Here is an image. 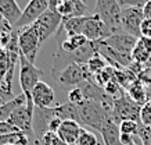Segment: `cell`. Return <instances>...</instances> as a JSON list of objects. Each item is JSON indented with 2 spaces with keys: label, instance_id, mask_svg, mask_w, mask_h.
I'll list each match as a JSON object with an SVG mask.
<instances>
[{
  "label": "cell",
  "instance_id": "6da1fadb",
  "mask_svg": "<svg viewBox=\"0 0 151 145\" xmlns=\"http://www.w3.org/2000/svg\"><path fill=\"white\" fill-rule=\"evenodd\" d=\"M79 113V120L81 124L87 126L100 133L104 123L107 120L112 119L111 117V110L107 109L100 102H94V101H87L85 99L81 105H76Z\"/></svg>",
  "mask_w": 151,
  "mask_h": 145
},
{
  "label": "cell",
  "instance_id": "7a4b0ae2",
  "mask_svg": "<svg viewBox=\"0 0 151 145\" xmlns=\"http://www.w3.org/2000/svg\"><path fill=\"white\" fill-rule=\"evenodd\" d=\"M18 66H19V85H21V89H22V94L25 95V98H27L28 109H29L31 112H33L35 105H33V102H32L31 94H32L35 85L40 81L39 78L43 75V71L39 70L33 63L28 61L27 59H25V56H22L21 53H19Z\"/></svg>",
  "mask_w": 151,
  "mask_h": 145
},
{
  "label": "cell",
  "instance_id": "3957f363",
  "mask_svg": "<svg viewBox=\"0 0 151 145\" xmlns=\"http://www.w3.org/2000/svg\"><path fill=\"white\" fill-rule=\"evenodd\" d=\"M94 14L103 20V23L107 25V28L110 29L112 35L122 31L121 28L122 7L119 6L118 0H96Z\"/></svg>",
  "mask_w": 151,
  "mask_h": 145
},
{
  "label": "cell",
  "instance_id": "277c9868",
  "mask_svg": "<svg viewBox=\"0 0 151 145\" xmlns=\"http://www.w3.org/2000/svg\"><path fill=\"white\" fill-rule=\"evenodd\" d=\"M18 31V47H19V53L25 56L28 61H31L35 64V60L37 57L39 49L42 46L40 38L37 34L35 25L31 24L28 27L17 29Z\"/></svg>",
  "mask_w": 151,
  "mask_h": 145
},
{
  "label": "cell",
  "instance_id": "5b68a950",
  "mask_svg": "<svg viewBox=\"0 0 151 145\" xmlns=\"http://www.w3.org/2000/svg\"><path fill=\"white\" fill-rule=\"evenodd\" d=\"M140 108L136 102L128 96L125 92L119 98L114 99V106H112V113L111 117L116 124L125 122V120H133V122L140 123Z\"/></svg>",
  "mask_w": 151,
  "mask_h": 145
},
{
  "label": "cell",
  "instance_id": "8992f818",
  "mask_svg": "<svg viewBox=\"0 0 151 145\" xmlns=\"http://www.w3.org/2000/svg\"><path fill=\"white\" fill-rule=\"evenodd\" d=\"M63 24V17L57 13V11H51L47 10L45 14H42L39 18L33 23L35 28H36L39 38H40V42L43 43L45 41H47L49 38L55 34L60 29Z\"/></svg>",
  "mask_w": 151,
  "mask_h": 145
},
{
  "label": "cell",
  "instance_id": "52a82bcc",
  "mask_svg": "<svg viewBox=\"0 0 151 145\" xmlns=\"http://www.w3.org/2000/svg\"><path fill=\"white\" fill-rule=\"evenodd\" d=\"M57 117L54 108H35L33 109V119H32V128L36 144H40L42 138L49 133V124L53 119Z\"/></svg>",
  "mask_w": 151,
  "mask_h": 145
},
{
  "label": "cell",
  "instance_id": "ba28073f",
  "mask_svg": "<svg viewBox=\"0 0 151 145\" xmlns=\"http://www.w3.org/2000/svg\"><path fill=\"white\" fill-rule=\"evenodd\" d=\"M144 14L143 9H136V7H126L122 9L121 14V28L126 34L132 35L134 38H140V25H142Z\"/></svg>",
  "mask_w": 151,
  "mask_h": 145
},
{
  "label": "cell",
  "instance_id": "9c48e42d",
  "mask_svg": "<svg viewBox=\"0 0 151 145\" xmlns=\"http://www.w3.org/2000/svg\"><path fill=\"white\" fill-rule=\"evenodd\" d=\"M47 10H49V0H29L27 7L22 10V14L19 17L18 23L15 24L14 29L24 28L33 24Z\"/></svg>",
  "mask_w": 151,
  "mask_h": 145
},
{
  "label": "cell",
  "instance_id": "30bf717a",
  "mask_svg": "<svg viewBox=\"0 0 151 145\" xmlns=\"http://www.w3.org/2000/svg\"><path fill=\"white\" fill-rule=\"evenodd\" d=\"M82 35L86 38L89 42H99L105 38L111 36L112 34L107 25L103 23V20L96 14H90L87 21L85 23V27L82 29Z\"/></svg>",
  "mask_w": 151,
  "mask_h": 145
},
{
  "label": "cell",
  "instance_id": "8fae6325",
  "mask_svg": "<svg viewBox=\"0 0 151 145\" xmlns=\"http://www.w3.org/2000/svg\"><path fill=\"white\" fill-rule=\"evenodd\" d=\"M60 84L65 87V88H76L79 85L86 81V74L83 71L82 64L78 63H72V64L67 66L63 71H60L58 74L54 77Z\"/></svg>",
  "mask_w": 151,
  "mask_h": 145
},
{
  "label": "cell",
  "instance_id": "7c38bea8",
  "mask_svg": "<svg viewBox=\"0 0 151 145\" xmlns=\"http://www.w3.org/2000/svg\"><path fill=\"white\" fill-rule=\"evenodd\" d=\"M32 119H33V112H31V110L28 109L27 103H25L22 106H19V108L11 114V117L9 119V123L17 131H21L24 134H27L28 137H31V136H33Z\"/></svg>",
  "mask_w": 151,
  "mask_h": 145
},
{
  "label": "cell",
  "instance_id": "4fadbf2b",
  "mask_svg": "<svg viewBox=\"0 0 151 145\" xmlns=\"http://www.w3.org/2000/svg\"><path fill=\"white\" fill-rule=\"evenodd\" d=\"M101 42L104 43V45H107V46L112 47L114 50L119 52V53L130 55L132 56V50H133V47H134V45H136V42H137V38L129 35L125 31H119V32L103 39Z\"/></svg>",
  "mask_w": 151,
  "mask_h": 145
},
{
  "label": "cell",
  "instance_id": "5bb4252c",
  "mask_svg": "<svg viewBox=\"0 0 151 145\" xmlns=\"http://www.w3.org/2000/svg\"><path fill=\"white\" fill-rule=\"evenodd\" d=\"M31 98L35 108H50V105L54 101V91L45 81H39L33 88Z\"/></svg>",
  "mask_w": 151,
  "mask_h": 145
},
{
  "label": "cell",
  "instance_id": "9a60e30c",
  "mask_svg": "<svg viewBox=\"0 0 151 145\" xmlns=\"http://www.w3.org/2000/svg\"><path fill=\"white\" fill-rule=\"evenodd\" d=\"M86 11L87 7L83 0H60L57 6V13L63 17V20L87 15Z\"/></svg>",
  "mask_w": 151,
  "mask_h": 145
},
{
  "label": "cell",
  "instance_id": "2e32d148",
  "mask_svg": "<svg viewBox=\"0 0 151 145\" xmlns=\"http://www.w3.org/2000/svg\"><path fill=\"white\" fill-rule=\"evenodd\" d=\"M83 127L79 123L73 122V120H64L61 123L58 131H57V137L61 141H64L68 145H76L79 140V136L82 133Z\"/></svg>",
  "mask_w": 151,
  "mask_h": 145
},
{
  "label": "cell",
  "instance_id": "e0dca14e",
  "mask_svg": "<svg viewBox=\"0 0 151 145\" xmlns=\"http://www.w3.org/2000/svg\"><path fill=\"white\" fill-rule=\"evenodd\" d=\"M0 14L6 21H9L13 27H15L22 11L15 0H0Z\"/></svg>",
  "mask_w": 151,
  "mask_h": 145
},
{
  "label": "cell",
  "instance_id": "ac0fdd59",
  "mask_svg": "<svg viewBox=\"0 0 151 145\" xmlns=\"http://www.w3.org/2000/svg\"><path fill=\"white\" fill-rule=\"evenodd\" d=\"M151 56V39L148 38H139L132 50V59L136 63L146 64Z\"/></svg>",
  "mask_w": 151,
  "mask_h": 145
},
{
  "label": "cell",
  "instance_id": "d6986e66",
  "mask_svg": "<svg viewBox=\"0 0 151 145\" xmlns=\"http://www.w3.org/2000/svg\"><path fill=\"white\" fill-rule=\"evenodd\" d=\"M100 134L103 136L104 145H122V142L119 140V136H121L119 127L112 119H110V120H107L104 123Z\"/></svg>",
  "mask_w": 151,
  "mask_h": 145
},
{
  "label": "cell",
  "instance_id": "ffe728a7",
  "mask_svg": "<svg viewBox=\"0 0 151 145\" xmlns=\"http://www.w3.org/2000/svg\"><path fill=\"white\" fill-rule=\"evenodd\" d=\"M89 15H82V17H72V18L63 20V24L60 29H63L67 36H72V35H81L82 29L85 27V23L87 21Z\"/></svg>",
  "mask_w": 151,
  "mask_h": 145
},
{
  "label": "cell",
  "instance_id": "44dd1931",
  "mask_svg": "<svg viewBox=\"0 0 151 145\" xmlns=\"http://www.w3.org/2000/svg\"><path fill=\"white\" fill-rule=\"evenodd\" d=\"M89 41L81 35H72V36H65L58 45V50L65 52V53H73V52L79 50L81 47H83L85 45H87Z\"/></svg>",
  "mask_w": 151,
  "mask_h": 145
},
{
  "label": "cell",
  "instance_id": "7402d4cb",
  "mask_svg": "<svg viewBox=\"0 0 151 145\" xmlns=\"http://www.w3.org/2000/svg\"><path fill=\"white\" fill-rule=\"evenodd\" d=\"M126 94L133 102L137 103L139 106H143L148 101L147 99V87L139 80H136L133 84L129 85V88L126 89Z\"/></svg>",
  "mask_w": 151,
  "mask_h": 145
},
{
  "label": "cell",
  "instance_id": "603a6c76",
  "mask_svg": "<svg viewBox=\"0 0 151 145\" xmlns=\"http://www.w3.org/2000/svg\"><path fill=\"white\" fill-rule=\"evenodd\" d=\"M25 103H27L25 95L19 94V95H17L13 101H10V102L4 103L3 106H0V122H9V119L11 117V114H13L19 106H22Z\"/></svg>",
  "mask_w": 151,
  "mask_h": 145
},
{
  "label": "cell",
  "instance_id": "cb8c5ba5",
  "mask_svg": "<svg viewBox=\"0 0 151 145\" xmlns=\"http://www.w3.org/2000/svg\"><path fill=\"white\" fill-rule=\"evenodd\" d=\"M0 145H29V137L21 131L0 136Z\"/></svg>",
  "mask_w": 151,
  "mask_h": 145
},
{
  "label": "cell",
  "instance_id": "d4e9b609",
  "mask_svg": "<svg viewBox=\"0 0 151 145\" xmlns=\"http://www.w3.org/2000/svg\"><path fill=\"white\" fill-rule=\"evenodd\" d=\"M13 34H14V27L9 21L3 20V23L0 24V46L6 49V46L9 45V42L13 38Z\"/></svg>",
  "mask_w": 151,
  "mask_h": 145
},
{
  "label": "cell",
  "instance_id": "484cf974",
  "mask_svg": "<svg viewBox=\"0 0 151 145\" xmlns=\"http://www.w3.org/2000/svg\"><path fill=\"white\" fill-rule=\"evenodd\" d=\"M139 126L140 123L133 122V120H125V122L119 123V133L121 134H128V136H134L139 133Z\"/></svg>",
  "mask_w": 151,
  "mask_h": 145
},
{
  "label": "cell",
  "instance_id": "4316f807",
  "mask_svg": "<svg viewBox=\"0 0 151 145\" xmlns=\"http://www.w3.org/2000/svg\"><path fill=\"white\" fill-rule=\"evenodd\" d=\"M76 145H99V140H97L94 133H90V131L82 128V133L79 136Z\"/></svg>",
  "mask_w": 151,
  "mask_h": 145
},
{
  "label": "cell",
  "instance_id": "83f0119b",
  "mask_svg": "<svg viewBox=\"0 0 151 145\" xmlns=\"http://www.w3.org/2000/svg\"><path fill=\"white\" fill-rule=\"evenodd\" d=\"M140 124L144 127L151 126V101H147L140 108Z\"/></svg>",
  "mask_w": 151,
  "mask_h": 145
},
{
  "label": "cell",
  "instance_id": "f1b7e54d",
  "mask_svg": "<svg viewBox=\"0 0 151 145\" xmlns=\"http://www.w3.org/2000/svg\"><path fill=\"white\" fill-rule=\"evenodd\" d=\"M68 101H69V103H72V105H81V103L85 101L83 92L81 91V88H79V87L69 89V92H68Z\"/></svg>",
  "mask_w": 151,
  "mask_h": 145
},
{
  "label": "cell",
  "instance_id": "f546056e",
  "mask_svg": "<svg viewBox=\"0 0 151 145\" xmlns=\"http://www.w3.org/2000/svg\"><path fill=\"white\" fill-rule=\"evenodd\" d=\"M150 0H118L119 6L122 9H126V7H136V9H143L144 6L148 3Z\"/></svg>",
  "mask_w": 151,
  "mask_h": 145
},
{
  "label": "cell",
  "instance_id": "4dcf8cb0",
  "mask_svg": "<svg viewBox=\"0 0 151 145\" xmlns=\"http://www.w3.org/2000/svg\"><path fill=\"white\" fill-rule=\"evenodd\" d=\"M140 38H148L151 39V20L144 18L140 25Z\"/></svg>",
  "mask_w": 151,
  "mask_h": 145
},
{
  "label": "cell",
  "instance_id": "1f68e13d",
  "mask_svg": "<svg viewBox=\"0 0 151 145\" xmlns=\"http://www.w3.org/2000/svg\"><path fill=\"white\" fill-rule=\"evenodd\" d=\"M15 98V95L13 92H9V91H6L1 85H0V106H3L4 103L10 102V101H13Z\"/></svg>",
  "mask_w": 151,
  "mask_h": 145
},
{
  "label": "cell",
  "instance_id": "d6a6232c",
  "mask_svg": "<svg viewBox=\"0 0 151 145\" xmlns=\"http://www.w3.org/2000/svg\"><path fill=\"white\" fill-rule=\"evenodd\" d=\"M10 68H15V66H11L9 63V60H7V57H6L4 60L0 61V81L3 80L6 77V74L10 71Z\"/></svg>",
  "mask_w": 151,
  "mask_h": 145
},
{
  "label": "cell",
  "instance_id": "836d02e7",
  "mask_svg": "<svg viewBox=\"0 0 151 145\" xmlns=\"http://www.w3.org/2000/svg\"><path fill=\"white\" fill-rule=\"evenodd\" d=\"M15 128H14L9 122H0V136L3 134H9V133H15Z\"/></svg>",
  "mask_w": 151,
  "mask_h": 145
},
{
  "label": "cell",
  "instance_id": "e575fe53",
  "mask_svg": "<svg viewBox=\"0 0 151 145\" xmlns=\"http://www.w3.org/2000/svg\"><path fill=\"white\" fill-rule=\"evenodd\" d=\"M119 140L122 142V145H132L133 144V136H128V134H121Z\"/></svg>",
  "mask_w": 151,
  "mask_h": 145
},
{
  "label": "cell",
  "instance_id": "d590c367",
  "mask_svg": "<svg viewBox=\"0 0 151 145\" xmlns=\"http://www.w3.org/2000/svg\"><path fill=\"white\" fill-rule=\"evenodd\" d=\"M143 14H144V18H150L151 20V0L144 6V7H143Z\"/></svg>",
  "mask_w": 151,
  "mask_h": 145
},
{
  "label": "cell",
  "instance_id": "8d00e7d4",
  "mask_svg": "<svg viewBox=\"0 0 151 145\" xmlns=\"http://www.w3.org/2000/svg\"><path fill=\"white\" fill-rule=\"evenodd\" d=\"M6 57H7L6 49H4V47H1V46H0V61H1V60H4Z\"/></svg>",
  "mask_w": 151,
  "mask_h": 145
},
{
  "label": "cell",
  "instance_id": "74e56055",
  "mask_svg": "<svg viewBox=\"0 0 151 145\" xmlns=\"http://www.w3.org/2000/svg\"><path fill=\"white\" fill-rule=\"evenodd\" d=\"M144 66H146V68H150V70H151V56H150V59L147 60V63Z\"/></svg>",
  "mask_w": 151,
  "mask_h": 145
},
{
  "label": "cell",
  "instance_id": "f35d334b",
  "mask_svg": "<svg viewBox=\"0 0 151 145\" xmlns=\"http://www.w3.org/2000/svg\"><path fill=\"white\" fill-rule=\"evenodd\" d=\"M132 145H143V144H142V141H133Z\"/></svg>",
  "mask_w": 151,
  "mask_h": 145
},
{
  "label": "cell",
  "instance_id": "ab89813d",
  "mask_svg": "<svg viewBox=\"0 0 151 145\" xmlns=\"http://www.w3.org/2000/svg\"><path fill=\"white\" fill-rule=\"evenodd\" d=\"M3 20H4V18H3V17H1V14H0V24L3 23Z\"/></svg>",
  "mask_w": 151,
  "mask_h": 145
},
{
  "label": "cell",
  "instance_id": "60d3db41",
  "mask_svg": "<svg viewBox=\"0 0 151 145\" xmlns=\"http://www.w3.org/2000/svg\"><path fill=\"white\" fill-rule=\"evenodd\" d=\"M83 1H85V0H83Z\"/></svg>",
  "mask_w": 151,
  "mask_h": 145
}]
</instances>
